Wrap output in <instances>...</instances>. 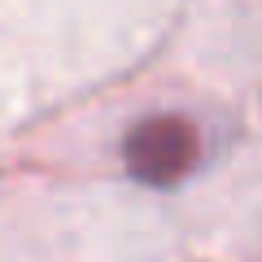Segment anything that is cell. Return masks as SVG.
Instances as JSON below:
<instances>
[{"label": "cell", "instance_id": "1", "mask_svg": "<svg viewBox=\"0 0 262 262\" xmlns=\"http://www.w3.org/2000/svg\"><path fill=\"white\" fill-rule=\"evenodd\" d=\"M196 153H201V144H196L192 122L170 118V114H162V118H144L140 127L127 136V144H122L127 170L140 179V184H153V188L179 184V179L192 170Z\"/></svg>", "mask_w": 262, "mask_h": 262}]
</instances>
